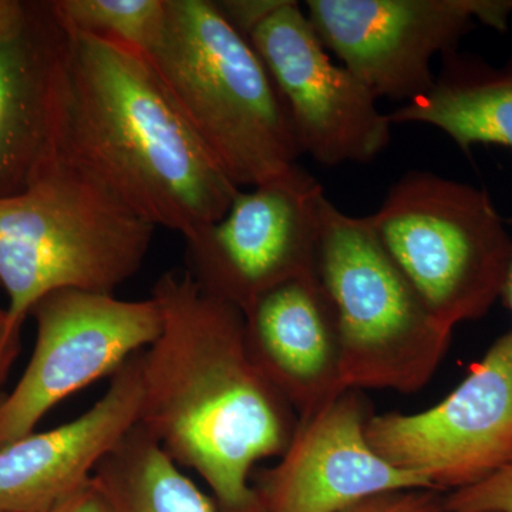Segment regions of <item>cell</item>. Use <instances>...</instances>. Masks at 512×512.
<instances>
[{"mask_svg": "<svg viewBox=\"0 0 512 512\" xmlns=\"http://www.w3.org/2000/svg\"><path fill=\"white\" fill-rule=\"evenodd\" d=\"M151 298L163 325L143 352L138 424L207 483L218 512H259L252 468L284 454L299 417L256 365L237 306L185 269L161 275Z\"/></svg>", "mask_w": 512, "mask_h": 512, "instance_id": "6da1fadb", "label": "cell"}, {"mask_svg": "<svg viewBox=\"0 0 512 512\" xmlns=\"http://www.w3.org/2000/svg\"><path fill=\"white\" fill-rule=\"evenodd\" d=\"M55 150L131 211L188 238L239 191L144 53L64 28Z\"/></svg>", "mask_w": 512, "mask_h": 512, "instance_id": "7a4b0ae2", "label": "cell"}, {"mask_svg": "<svg viewBox=\"0 0 512 512\" xmlns=\"http://www.w3.org/2000/svg\"><path fill=\"white\" fill-rule=\"evenodd\" d=\"M188 126L239 190L288 173L302 156L291 119L251 42L211 0H167L146 55Z\"/></svg>", "mask_w": 512, "mask_h": 512, "instance_id": "3957f363", "label": "cell"}, {"mask_svg": "<svg viewBox=\"0 0 512 512\" xmlns=\"http://www.w3.org/2000/svg\"><path fill=\"white\" fill-rule=\"evenodd\" d=\"M156 229L53 151L25 190L0 198V285L13 328L47 293H114L146 262Z\"/></svg>", "mask_w": 512, "mask_h": 512, "instance_id": "277c9868", "label": "cell"}, {"mask_svg": "<svg viewBox=\"0 0 512 512\" xmlns=\"http://www.w3.org/2000/svg\"><path fill=\"white\" fill-rule=\"evenodd\" d=\"M316 276L335 313L343 392L413 393L436 372L451 330L431 315L366 218L328 197L320 211Z\"/></svg>", "mask_w": 512, "mask_h": 512, "instance_id": "5b68a950", "label": "cell"}, {"mask_svg": "<svg viewBox=\"0 0 512 512\" xmlns=\"http://www.w3.org/2000/svg\"><path fill=\"white\" fill-rule=\"evenodd\" d=\"M367 221L447 329L481 318L503 293L512 241L487 191L409 171Z\"/></svg>", "mask_w": 512, "mask_h": 512, "instance_id": "8992f818", "label": "cell"}, {"mask_svg": "<svg viewBox=\"0 0 512 512\" xmlns=\"http://www.w3.org/2000/svg\"><path fill=\"white\" fill-rule=\"evenodd\" d=\"M512 0H308L306 16L326 50L373 96L420 99L436 82L431 62L456 50L476 20L508 28Z\"/></svg>", "mask_w": 512, "mask_h": 512, "instance_id": "52a82bcc", "label": "cell"}, {"mask_svg": "<svg viewBox=\"0 0 512 512\" xmlns=\"http://www.w3.org/2000/svg\"><path fill=\"white\" fill-rule=\"evenodd\" d=\"M29 315L36 320L35 350L0 407V447L33 433L57 404L150 348L163 325L151 296L124 301L83 289L47 293Z\"/></svg>", "mask_w": 512, "mask_h": 512, "instance_id": "ba28073f", "label": "cell"}, {"mask_svg": "<svg viewBox=\"0 0 512 512\" xmlns=\"http://www.w3.org/2000/svg\"><path fill=\"white\" fill-rule=\"evenodd\" d=\"M325 198L299 165L239 190L221 220L185 238V271L202 291L241 312L269 289L315 275Z\"/></svg>", "mask_w": 512, "mask_h": 512, "instance_id": "9c48e42d", "label": "cell"}, {"mask_svg": "<svg viewBox=\"0 0 512 512\" xmlns=\"http://www.w3.org/2000/svg\"><path fill=\"white\" fill-rule=\"evenodd\" d=\"M365 436L377 456L441 493L512 463V332L443 402L421 413L370 417Z\"/></svg>", "mask_w": 512, "mask_h": 512, "instance_id": "30bf717a", "label": "cell"}, {"mask_svg": "<svg viewBox=\"0 0 512 512\" xmlns=\"http://www.w3.org/2000/svg\"><path fill=\"white\" fill-rule=\"evenodd\" d=\"M274 80L303 154L325 167L372 163L392 141L389 114L330 60L298 2L284 0L248 37Z\"/></svg>", "mask_w": 512, "mask_h": 512, "instance_id": "8fae6325", "label": "cell"}, {"mask_svg": "<svg viewBox=\"0 0 512 512\" xmlns=\"http://www.w3.org/2000/svg\"><path fill=\"white\" fill-rule=\"evenodd\" d=\"M366 423L357 390L299 419L278 463L252 485L259 512H343L379 494L436 490L426 478L377 456L367 443Z\"/></svg>", "mask_w": 512, "mask_h": 512, "instance_id": "7c38bea8", "label": "cell"}, {"mask_svg": "<svg viewBox=\"0 0 512 512\" xmlns=\"http://www.w3.org/2000/svg\"><path fill=\"white\" fill-rule=\"evenodd\" d=\"M143 352L110 376L106 393L87 412L0 447V512L49 511L92 478L140 421Z\"/></svg>", "mask_w": 512, "mask_h": 512, "instance_id": "4fadbf2b", "label": "cell"}, {"mask_svg": "<svg viewBox=\"0 0 512 512\" xmlns=\"http://www.w3.org/2000/svg\"><path fill=\"white\" fill-rule=\"evenodd\" d=\"M242 315L256 365L299 419L343 393L335 313L316 274L269 289Z\"/></svg>", "mask_w": 512, "mask_h": 512, "instance_id": "5bb4252c", "label": "cell"}, {"mask_svg": "<svg viewBox=\"0 0 512 512\" xmlns=\"http://www.w3.org/2000/svg\"><path fill=\"white\" fill-rule=\"evenodd\" d=\"M64 37L50 2L28 3L18 28L0 36V198L25 190L55 151Z\"/></svg>", "mask_w": 512, "mask_h": 512, "instance_id": "9a60e30c", "label": "cell"}, {"mask_svg": "<svg viewBox=\"0 0 512 512\" xmlns=\"http://www.w3.org/2000/svg\"><path fill=\"white\" fill-rule=\"evenodd\" d=\"M443 60L430 92L390 113L392 124L439 128L464 153L478 144L512 148V62L497 69L457 50Z\"/></svg>", "mask_w": 512, "mask_h": 512, "instance_id": "2e32d148", "label": "cell"}, {"mask_svg": "<svg viewBox=\"0 0 512 512\" xmlns=\"http://www.w3.org/2000/svg\"><path fill=\"white\" fill-rule=\"evenodd\" d=\"M94 481L114 512H218L140 424L100 461Z\"/></svg>", "mask_w": 512, "mask_h": 512, "instance_id": "e0dca14e", "label": "cell"}, {"mask_svg": "<svg viewBox=\"0 0 512 512\" xmlns=\"http://www.w3.org/2000/svg\"><path fill=\"white\" fill-rule=\"evenodd\" d=\"M63 28L131 47L148 55L163 35L167 0H55Z\"/></svg>", "mask_w": 512, "mask_h": 512, "instance_id": "ac0fdd59", "label": "cell"}, {"mask_svg": "<svg viewBox=\"0 0 512 512\" xmlns=\"http://www.w3.org/2000/svg\"><path fill=\"white\" fill-rule=\"evenodd\" d=\"M443 508L444 512H512V463L443 495Z\"/></svg>", "mask_w": 512, "mask_h": 512, "instance_id": "d6986e66", "label": "cell"}, {"mask_svg": "<svg viewBox=\"0 0 512 512\" xmlns=\"http://www.w3.org/2000/svg\"><path fill=\"white\" fill-rule=\"evenodd\" d=\"M343 512H444L443 495L436 490L393 491L367 498Z\"/></svg>", "mask_w": 512, "mask_h": 512, "instance_id": "ffe728a7", "label": "cell"}, {"mask_svg": "<svg viewBox=\"0 0 512 512\" xmlns=\"http://www.w3.org/2000/svg\"><path fill=\"white\" fill-rule=\"evenodd\" d=\"M215 3L228 22L248 39L284 0H218Z\"/></svg>", "mask_w": 512, "mask_h": 512, "instance_id": "44dd1931", "label": "cell"}, {"mask_svg": "<svg viewBox=\"0 0 512 512\" xmlns=\"http://www.w3.org/2000/svg\"><path fill=\"white\" fill-rule=\"evenodd\" d=\"M46 512H114V510L109 498L92 477L82 487L64 497Z\"/></svg>", "mask_w": 512, "mask_h": 512, "instance_id": "7402d4cb", "label": "cell"}, {"mask_svg": "<svg viewBox=\"0 0 512 512\" xmlns=\"http://www.w3.org/2000/svg\"><path fill=\"white\" fill-rule=\"evenodd\" d=\"M20 332L10 323L8 311L0 306V389L20 350ZM2 394V392H0Z\"/></svg>", "mask_w": 512, "mask_h": 512, "instance_id": "603a6c76", "label": "cell"}, {"mask_svg": "<svg viewBox=\"0 0 512 512\" xmlns=\"http://www.w3.org/2000/svg\"><path fill=\"white\" fill-rule=\"evenodd\" d=\"M28 12V3L16 0H0V36L18 28Z\"/></svg>", "mask_w": 512, "mask_h": 512, "instance_id": "cb8c5ba5", "label": "cell"}, {"mask_svg": "<svg viewBox=\"0 0 512 512\" xmlns=\"http://www.w3.org/2000/svg\"><path fill=\"white\" fill-rule=\"evenodd\" d=\"M501 296L505 299V303H507L508 308L512 313V259L510 268H508L507 278H505L503 293Z\"/></svg>", "mask_w": 512, "mask_h": 512, "instance_id": "d4e9b609", "label": "cell"}, {"mask_svg": "<svg viewBox=\"0 0 512 512\" xmlns=\"http://www.w3.org/2000/svg\"><path fill=\"white\" fill-rule=\"evenodd\" d=\"M6 394H0V407H2L3 400H5Z\"/></svg>", "mask_w": 512, "mask_h": 512, "instance_id": "484cf974", "label": "cell"}]
</instances>
